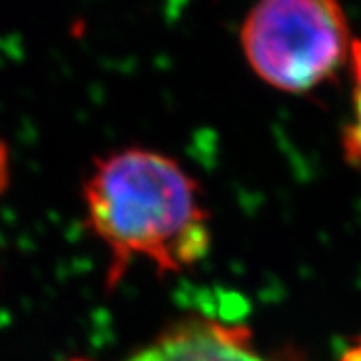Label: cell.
Returning <instances> with one entry per match:
<instances>
[{"mask_svg": "<svg viewBox=\"0 0 361 361\" xmlns=\"http://www.w3.org/2000/svg\"><path fill=\"white\" fill-rule=\"evenodd\" d=\"M87 225L109 251L106 287L133 263L183 273L211 249L199 183L171 157L129 147L94 161L82 185Z\"/></svg>", "mask_w": 361, "mask_h": 361, "instance_id": "1", "label": "cell"}, {"mask_svg": "<svg viewBox=\"0 0 361 361\" xmlns=\"http://www.w3.org/2000/svg\"><path fill=\"white\" fill-rule=\"evenodd\" d=\"M123 361H289V357L257 348L245 325L187 317L169 325Z\"/></svg>", "mask_w": 361, "mask_h": 361, "instance_id": "3", "label": "cell"}, {"mask_svg": "<svg viewBox=\"0 0 361 361\" xmlns=\"http://www.w3.org/2000/svg\"><path fill=\"white\" fill-rule=\"evenodd\" d=\"M6 183H8V159H6L4 147L0 145V193L4 191Z\"/></svg>", "mask_w": 361, "mask_h": 361, "instance_id": "5", "label": "cell"}, {"mask_svg": "<svg viewBox=\"0 0 361 361\" xmlns=\"http://www.w3.org/2000/svg\"><path fill=\"white\" fill-rule=\"evenodd\" d=\"M348 14L339 0H257L241 26L247 65L265 85L305 94L348 65Z\"/></svg>", "mask_w": 361, "mask_h": 361, "instance_id": "2", "label": "cell"}, {"mask_svg": "<svg viewBox=\"0 0 361 361\" xmlns=\"http://www.w3.org/2000/svg\"><path fill=\"white\" fill-rule=\"evenodd\" d=\"M348 63L351 68V121L343 130V153L348 163L361 169V39L351 40Z\"/></svg>", "mask_w": 361, "mask_h": 361, "instance_id": "4", "label": "cell"}]
</instances>
